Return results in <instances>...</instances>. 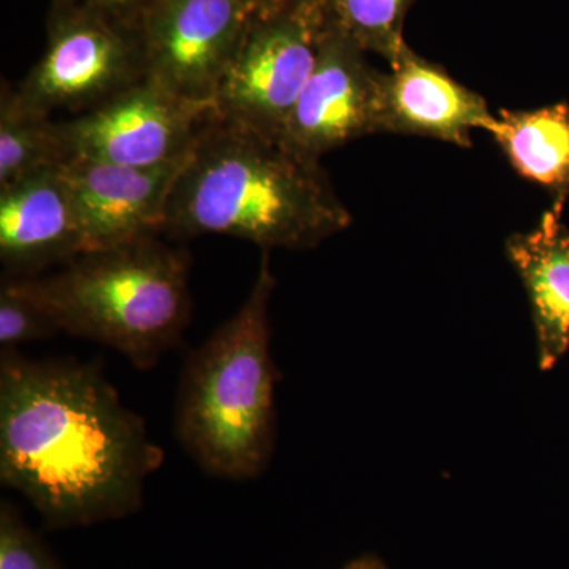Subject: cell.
Listing matches in <instances>:
<instances>
[{"label":"cell","mask_w":569,"mask_h":569,"mask_svg":"<svg viewBox=\"0 0 569 569\" xmlns=\"http://www.w3.org/2000/svg\"><path fill=\"white\" fill-rule=\"evenodd\" d=\"M250 22L246 0H156L140 28L146 80L216 104Z\"/></svg>","instance_id":"obj_8"},{"label":"cell","mask_w":569,"mask_h":569,"mask_svg":"<svg viewBox=\"0 0 569 569\" xmlns=\"http://www.w3.org/2000/svg\"><path fill=\"white\" fill-rule=\"evenodd\" d=\"M305 2H309V0H246L252 21L279 17Z\"/></svg>","instance_id":"obj_20"},{"label":"cell","mask_w":569,"mask_h":569,"mask_svg":"<svg viewBox=\"0 0 569 569\" xmlns=\"http://www.w3.org/2000/svg\"><path fill=\"white\" fill-rule=\"evenodd\" d=\"M490 130L516 173L553 194H569V103L501 110Z\"/></svg>","instance_id":"obj_14"},{"label":"cell","mask_w":569,"mask_h":569,"mask_svg":"<svg viewBox=\"0 0 569 569\" xmlns=\"http://www.w3.org/2000/svg\"><path fill=\"white\" fill-rule=\"evenodd\" d=\"M142 78L138 29L88 7L54 0L47 48L17 93L26 107L41 114L84 112Z\"/></svg>","instance_id":"obj_5"},{"label":"cell","mask_w":569,"mask_h":569,"mask_svg":"<svg viewBox=\"0 0 569 569\" xmlns=\"http://www.w3.org/2000/svg\"><path fill=\"white\" fill-rule=\"evenodd\" d=\"M0 569H63L43 538L9 500L0 503Z\"/></svg>","instance_id":"obj_18"},{"label":"cell","mask_w":569,"mask_h":569,"mask_svg":"<svg viewBox=\"0 0 569 569\" xmlns=\"http://www.w3.org/2000/svg\"><path fill=\"white\" fill-rule=\"evenodd\" d=\"M216 118V104L190 102L142 78L61 122V130L70 159L153 168L189 156Z\"/></svg>","instance_id":"obj_7"},{"label":"cell","mask_w":569,"mask_h":569,"mask_svg":"<svg viewBox=\"0 0 569 569\" xmlns=\"http://www.w3.org/2000/svg\"><path fill=\"white\" fill-rule=\"evenodd\" d=\"M326 22L325 0L250 22L213 100L217 118L280 140L316 67Z\"/></svg>","instance_id":"obj_6"},{"label":"cell","mask_w":569,"mask_h":569,"mask_svg":"<svg viewBox=\"0 0 569 569\" xmlns=\"http://www.w3.org/2000/svg\"><path fill=\"white\" fill-rule=\"evenodd\" d=\"M190 258L157 236L81 253L33 277L61 332L92 340L152 369L190 320Z\"/></svg>","instance_id":"obj_4"},{"label":"cell","mask_w":569,"mask_h":569,"mask_svg":"<svg viewBox=\"0 0 569 569\" xmlns=\"http://www.w3.org/2000/svg\"><path fill=\"white\" fill-rule=\"evenodd\" d=\"M342 569H388L385 561L373 553H366V556L358 557V559L351 560L350 563L346 565Z\"/></svg>","instance_id":"obj_21"},{"label":"cell","mask_w":569,"mask_h":569,"mask_svg":"<svg viewBox=\"0 0 569 569\" xmlns=\"http://www.w3.org/2000/svg\"><path fill=\"white\" fill-rule=\"evenodd\" d=\"M187 157L153 168L67 160L61 170L80 216L86 252L164 231L168 203Z\"/></svg>","instance_id":"obj_10"},{"label":"cell","mask_w":569,"mask_h":569,"mask_svg":"<svg viewBox=\"0 0 569 569\" xmlns=\"http://www.w3.org/2000/svg\"><path fill=\"white\" fill-rule=\"evenodd\" d=\"M568 197L553 194L537 227L509 236L505 246L529 296L542 372L569 353V228L563 220Z\"/></svg>","instance_id":"obj_13"},{"label":"cell","mask_w":569,"mask_h":569,"mask_svg":"<svg viewBox=\"0 0 569 569\" xmlns=\"http://www.w3.org/2000/svg\"><path fill=\"white\" fill-rule=\"evenodd\" d=\"M163 459L99 366L0 351V482L48 529L134 515Z\"/></svg>","instance_id":"obj_1"},{"label":"cell","mask_w":569,"mask_h":569,"mask_svg":"<svg viewBox=\"0 0 569 569\" xmlns=\"http://www.w3.org/2000/svg\"><path fill=\"white\" fill-rule=\"evenodd\" d=\"M381 74L367 62L366 51L328 18L316 67L280 141L291 151L320 160L347 142L378 133Z\"/></svg>","instance_id":"obj_9"},{"label":"cell","mask_w":569,"mask_h":569,"mask_svg":"<svg viewBox=\"0 0 569 569\" xmlns=\"http://www.w3.org/2000/svg\"><path fill=\"white\" fill-rule=\"evenodd\" d=\"M56 2L88 7L140 31L141 22L156 0H56Z\"/></svg>","instance_id":"obj_19"},{"label":"cell","mask_w":569,"mask_h":569,"mask_svg":"<svg viewBox=\"0 0 569 569\" xmlns=\"http://www.w3.org/2000/svg\"><path fill=\"white\" fill-rule=\"evenodd\" d=\"M84 252L80 216L61 167L0 189L3 277H40Z\"/></svg>","instance_id":"obj_12"},{"label":"cell","mask_w":569,"mask_h":569,"mask_svg":"<svg viewBox=\"0 0 569 569\" xmlns=\"http://www.w3.org/2000/svg\"><path fill=\"white\" fill-rule=\"evenodd\" d=\"M274 288L264 252L244 305L183 366L174 433L183 451L211 477L258 478L274 455L279 376L269 326Z\"/></svg>","instance_id":"obj_3"},{"label":"cell","mask_w":569,"mask_h":569,"mask_svg":"<svg viewBox=\"0 0 569 569\" xmlns=\"http://www.w3.org/2000/svg\"><path fill=\"white\" fill-rule=\"evenodd\" d=\"M350 224L320 160L216 118L178 176L164 231L231 236L269 252L313 249Z\"/></svg>","instance_id":"obj_2"},{"label":"cell","mask_w":569,"mask_h":569,"mask_svg":"<svg viewBox=\"0 0 569 569\" xmlns=\"http://www.w3.org/2000/svg\"><path fill=\"white\" fill-rule=\"evenodd\" d=\"M59 332L61 329L41 299L33 277H2L0 351H18Z\"/></svg>","instance_id":"obj_17"},{"label":"cell","mask_w":569,"mask_h":569,"mask_svg":"<svg viewBox=\"0 0 569 569\" xmlns=\"http://www.w3.org/2000/svg\"><path fill=\"white\" fill-rule=\"evenodd\" d=\"M70 159L61 122L26 107L17 88L2 82L0 91V189Z\"/></svg>","instance_id":"obj_15"},{"label":"cell","mask_w":569,"mask_h":569,"mask_svg":"<svg viewBox=\"0 0 569 569\" xmlns=\"http://www.w3.org/2000/svg\"><path fill=\"white\" fill-rule=\"evenodd\" d=\"M415 0H325L329 21L362 51L376 52L389 66L408 47L403 26Z\"/></svg>","instance_id":"obj_16"},{"label":"cell","mask_w":569,"mask_h":569,"mask_svg":"<svg viewBox=\"0 0 569 569\" xmlns=\"http://www.w3.org/2000/svg\"><path fill=\"white\" fill-rule=\"evenodd\" d=\"M381 74L378 133L418 134L471 148L473 130H490L496 114L485 97L410 47Z\"/></svg>","instance_id":"obj_11"}]
</instances>
